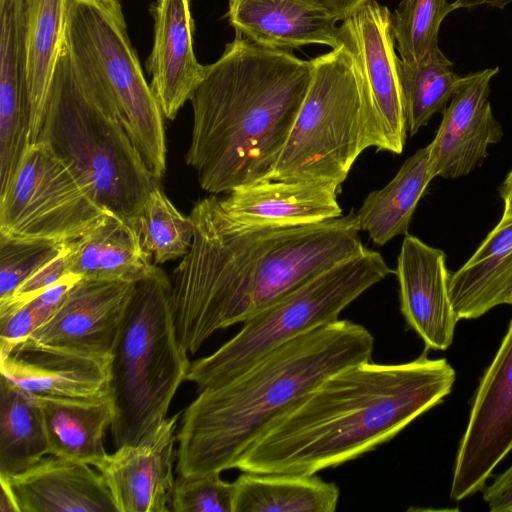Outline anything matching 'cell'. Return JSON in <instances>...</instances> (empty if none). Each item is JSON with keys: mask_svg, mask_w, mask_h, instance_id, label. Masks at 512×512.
Instances as JSON below:
<instances>
[{"mask_svg": "<svg viewBox=\"0 0 512 512\" xmlns=\"http://www.w3.org/2000/svg\"><path fill=\"white\" fill-rule=\"evenodd\" d=\"M391 273L383 256L366 247L249 318L214 353L192 362L186 380L197 392L226 383L282 344L340 320L349 304Z\"/></svg>", "mask_w": 512, "mask_h": 512, "instance_id": "52a82bcc", "label": "cell"}, {"mask_svg": "<svg viewBox=\"0 0 512 512\" xmlns=\"http://www.w3.org/2000/svg\"><path fill=\"white\" fill-rule=\"evenodd\" d=\"M30 145L39 137L49 89L64 45L66 0H24Z\"/></svg>", "mask_w": 512, "mask_h": 512, "instance_id": "484cf974", "label": "cell"}, {"mask_svg": "<svg viewBox=\"0 0 512 512\" xmlns=\"http://www.w3.org/2000/svg\"><path fill=\"white\" fill-rule=\"evenodd\" d=\"M451 11L447 0H402L391 15L400 59L405 63L419 62L439 49L440 25Z\"/></svg>", "mask_w": 512, "mask_h": 512, "instance_id": "4dcf8cb0", "label": "cell"}, {"mask_svg": "<svg viewBox=\"0 0 512 512\" xmlns=\"http://www.w3.org/2000/svg\"><path fill=\"white\" fill-rule=\"evenodd\" d=\"M233 482L220 473L198 477L178 476L175 481L171 511L175 512H232Z\"/></svg>", "mask_w": 512, "mask_h": 512, "instance_id": "836d02e7", "label": "cell"}, {"mask_svg": "<svg viewBox=\"0 0 512 512\" xmlns=\"http://www.w3.org/2000/svg\"><path fill=\"white\" fill-rule=\"evenodd\" d=\"M391 11L376 0L342 21V44L356 56L365 83V149L401 154L407 122L398 74Z\"/></svg>", "mask_w": 512, "mask_h": 512, "instance_id": "8fae6325", "label": "cell"}, {"mask_svg": "<svg viewBox=\"0 0 512 512\" xmlns=\"http://www.w3.org/2000/svg\"><path fill=\"white\" fill-rule=\"evenodd\" d=\"M339 495L315 475L243 472L233 482L232 512H333Z\"/></svg>", "mask_w": 512, "mask_h": 512, "instance_id": "4316f807", "label": "cell"}, {"mask_svg": "<svg viewBox=\"0 0 512 512\" xmlns=\"http://www.w3.org/2000/svg\"><path fill=\"white\" fill-rule=\"evenodd\" d=\"M50 445V455L92 465L107 454L106 430L115 408L112 395L98 399L37 397Z\"/></svg>", "mask_w": 512, "mask_h": 512, "instance_id": "cb8c5ba5", "label": "cell"}, {"mask_svg": "<svg viewBox=\"0 0 512 512\" xmlns=\"http://www.w3.org/2000/svg\"><path fill=\"white\" fill-rule=\"evenodd\" d=\"M511 450L512 321L477 388L455 459L450 498L460 501L482 490Z\"/></svg>", "mask_w": 512, "mask_h": 512, "instance_id": "7c38bea8", "label": "cell"}, {"mask_svg": "<svg viewBox=\"0 0 512 512\" xmlns=\"http://www.w3.org/2000/svg\"><path fill=\"white\" fill-rule=\"evenodd\" d=\"M1 486V500H0V512H18L17 507L13 498V495L7 486V484L0 480Z\"/></svg>", "mask_w": 512, "mask_h": 512, "instance_id": "ab89813d", "label": "cell"}, {"mask_svg": "<svg viewBox=\"0 0 512 512\" xmlns=\"http://www.w3.org/2000/svg\"><path fill=\"white\" fill-rule=\"evenodd\" d=\"M512 0H455L451 3L452 10L455 9H468L473 10L479 6H488L493 8L503 9Z\"/></svg>", "mask_w": 512, "mask_h": 512, "instance_id": "74e56055", "label": "cell"}, {"mask_svg": "<svg viewBox=\"0 0 512 512\" xmlns=\"http://www.w3.org/2000/svg\"><path fill=\"white\" fill-rule=\"evenodd\" d=\"M400 310L407 325L427 348L446 350L453 342L458 318L449 295L446 255L406 234L397 259Z\"/></svg>", "mask_w": 512, "mask_h": 512, "instance_id": "e0dca14e", "label": "cell"}, {"mask_svg": "<svg viewBox=\"0 0 512 512\" xmlns=\"http://www.w3.org/2000/svg\"><path fill=\"white\" fill-rule=\"evenodd\" d=\"M109 214L52 147L40 140L29 145L0 193V234L14 237L69 242Z\"/></svg>", "mask_w": 512, "mask_h": 512, "instance_id": "30bf717a", "label": "cell"}, {"mask_svg": "<svg viewBox=\"0 0 512 512\" xmlns=\"http://www.w3.org/2000/svg\"><path fill=\"white\" fill-rule=\"evenodd\" d=\"M114 1H116V2H119V3H120V1H121V0H114Z\"/></svg>", "mask_w": 512, "mask_h": 512, "instance_id": "b9f144b4", "label": "cell"}, {"mask_svg": "<svg viewBox=\"0 0 512 512\" xmlns=\"http://www.w3.org/2000/svg\"><path fill=\"white\" fill-rule=\"evenodd\" d=\"M512 290V215L502 217L474 254L450 275L449 295L461 319H476L506 304Z\"/></svg>", "mask_w": 512, "mask_h": 512, "instance_id": "603a6c76", "label": "cell"}, {"mask_svg": "<svg viewBox=\"0 0 512 512\" xmlns=\"http://www.w3.org/2000/svg\"><path fill=\"white\" fill-rule=\"evenodd\" d=\"M311 62L308 91L269 180L323 182L339 188L366 150L364 78L345 44Z\"/></svg>", "mask_w": 512, "mask_h": 512, "instance_id": "9c48e42d", "label": "cell"}, {"mask_svg": "<svg viewBox=\"0 0 512 512\" xmlns=\"http://www.w3.org/2000/svg\"><path fill=\"white\" fill-rule=\"evenodd\" d=\"M499 68H487L460 77L430 145L433 177L455 179L481 165L487 148L498 143L503 129L489 102L490 81Z\"/></svg>", "mask_w": 512, "mask_h": 512, "instance_id": "5bb4252c", "label": "cell"}, {"mask_svg": "<svg viewBox=\"0 0 512 512\" xmlns=\"http://www.w3.org/2000/svg\"><path fill=\"white\" fill-rule=\"evenodd\" d=\"M66 242L0 234V302L56 257Z\"/></svg>", "mask_w": 512, "mask_h": 512, "instance_id": "d6a6232c", "label": "cell"}, {"mask_svg": "<svg viewBox=\"0 0 512 512\" xmlns=\"http://www.w3.org/2000/svg\"><path fill=\"white\" fill-rule=\"evenodd\" d=\"M151 14L154 41L146 69L163 116L173 120L201 81L204 65L194 53L190 0H155Z\"/></svg>", "mask_w": 512, "mask_h": 512, "instance_id": "ac0fdd59", "label": "cell"}, {"mask_svg": "<svg viewBox=\"0 0 512 512\" xmlns=\"http://www.w3.org/2000/svg\"><path fill=\"white\" fill-rule=\"evenodd\" d=\"M506 304L512 305V290H511V292H510V294H509V296L507 298Z\"/></svg>", "mask_w": 512, "mask_h": 512, "instance_id": "60d3db41", "label": "cell"}, {"mask_svg": "<svg viewBox=\"0 0 512 512\" xmlns=\"http://www.w3.org/2000/svg\"><path fill=\"white\" fill-rule=\"evenodd\" d=\"M189 216L192 244L170 280L177 336L191 354L215 332L244 323L366 248L353 212L297 226L248 225L212 195L198 200Z\"/></svg>", "mask_w": 512, "mask_h": 512, "instance_id": "6da1fadb", "label": "cell"}, {"mask_svg": "<svg viewBox=\"0 0 512 512\" xmlns=\"http://www.w3.org/2000/svg\"><path fill=\"white\" fill-rule=\"evenodd\" d=\"M227 17L237 33L266 46L342 45L338 21L313 0H229Z\"/></svg>", "mask_w": 512, "mask_h": 512, "instance_id": "ffe728a7", "label": "cell"}, {"mask_svg": "<svg viewBox=\"0 0 512 512\" xmlns=\"http://www.w3.org/2000/svg\"><path fill=\"white\" fill-rule=\"evenodd\" d=\"M311 60L236 32L204 65L186 163L212 194L269 180L308 91Z\"/></svg>", "mask_w": 512, "mask_h": 512, "instance_id": "3957f363", "label": "cell"}, {"mask_svg": "<svg viewBox=\"0 0 512 512\" xmlns=\"http://www.w3.org/2000/svg\"><path fill=\"white\" fill-rule=\"evenodd\" d=\"M491 512H512V465L483 490Z\"/></svg>", "mask_w": 512, "mask_h": 512, "instance_id": "d590c367", "label": "cell"}, {"mask_svg": "<svg viewBox=\"0 0 512 512\" xmlns=\"http://www.w3.org/2000/svg\"><path fill=\"white\" fill-rule=\"evenodd\" d=\"M373 349L374 337L364 326L338 320L282 344L226 383L198 392L180 419L178 476L236 468L275 421L331 375L370 361Z\"/></svg>", "mask_w": 512, "mask_h": 512, "instance_id": "277c9868", "label": "cell"}, {"mask_svg": "<svg viewBox=\"0 0 512 512\" xmlns=\"http://www.w3.org/2000/svg\"><path fill=\"white\" fill-rule=\"evenodd\" d=\"M67 242L62 251L28 277L13 293L0 302V309L21 305L37 297L44 290L62 280L69 273Z\"/></svg>", "mask_w": 512, "mask_h": 512, "instance_id": "e575fe53", "label": "cell"}, {"mask_svg": "<svg viewBox=\"0 0 512 512\" xmlns=\"http://www.w3.org/2000/svg\"><path fill=\"white\" fill-rule=\"evenodd\" d=\"M138 225L143 249L155 265L182 258L191 247L190 216L182 214L159 185L147 197Z\"/></svg>", "mask_w": 512, "mask_h": 512, "instance_id": "f546056e", "label": "cell"}, {"mask_svg": "<svg viewBox=\"0 0 512 512\" xmlns=\"http://www.w3.org/2000/svg\"><path fill=\"white\" fill-rule=\"evenodd\" d=\"M326 9L338 22L343 21L375 0H313Z\"/></svg>", "mask_w": 512, "mask_h": 512, "instance_id": "8d00e7d4", "label": "cell"}, {"mask_svg": "<svg viewBox=\"0 0 512 512\" xmlns=\"http://www.w3.org/2000/svg\"><path fill=\"white\" fill-rule=\"evenodd\" d=\"M171 304V280L158 267L136 284L111 367L116 448L136 444L166 417L190 361Z\"/></svg>", "mask_w": 512, "mask_h": 512, "instance_id": "8992f818", "label": "cell"}, {"mask_svg": "<svg viewBox=\"0 0 512 512\" xmlns=\"http://www.w3.org/2000/svg\"><path fill=\"white\" fill-rule=\"evenodd\" d=\"M38 140L52 147L98 204L138 224L144 203L159 182L114 105L77 71L65 41Z\"/></svg>", "mask_w": 512, "mask_h": 512, "instance_id": "5b68a950", "label": "cell"}, {"mask_svg": "<svg viewBox=\"0 0 512 512\" xmlns=\"http://www.w3.org/2000/svg\"><path fill=\"white\" fill-rule=\"evenodd\" d=\"M45 455L50 445L35 396L0 376V476L19 474Z\"/></svg>", "mask_w": 512, "mask_h": 512, "instance_id": "83f0119b", "label": "cell"}, {"mask_svg": "<svg viewBox=\"0 0 512 512\" xmlns=\"http://www.w3.org/2000/svg\"><path fill=\"white\" fill-rule=\"evenodd\" d=\"M112 359L27 338L0 349V371L33 396L98 399L111 394Z\"/></svg>", "mask_w": 512, "mask_h": 512, "instance_id": "9a60e30c", "label": "cell"}, {"mask_svg": "<svg viewBox=\"0 0 512 512\" xmlns=\"http://www.w3.org/2000/svg\"><path fill=\"white\" fill-rule=\"evenodd\" d=\"M500 197L504 203V210L502 217L512 215V170L506 176L505 180L499 188Z\"/></svg>", "mask_w": 512, "mask_h": 512, "instance_id": "f35d334b", "label": "cell"}, {"mask_svg": "<svg viewBox=\"0 0 512 512\" xmlns=\"http://www.w3.org/2000/svg\"><path fill=\"white\" fill-rule=\"evenodd\" d=\"M79 280V276L69 274L30 301L0 309V349L9 348L29 338L44 325Z\"/></svg>", "mask_w": 512, "mask_h": 512, "instance_id": "1f68e13d", "label": "cell"}, {"mask_svg": "<svg viewBox=\"0 0 512 512\" xmlns=\"http://www.w3.org/2000/svg\"><path fill=\"white\" fill-rule=\"evenodd\" d=\"M183 410L166 417L136 444H125L92 464L101 474L117 512L171 511L173 462Z\"/></svg>", "mask_w": 512, "mask_h": 512, "instance_id": "4fadbf2b", "label": "cell"}, {"mask_svg": "<svg viewBox=\"0 0 512 512\" xmlns=\"http://www.w3.org/2000/svg\"><path fill=\"white\" fill-rule=\"evenodd\" d=\"M64 41L79 74L114 105L159 182L167 166L164 116L129 39L120 3L66 0Z\"/></svg>", "mask_w": 512, "mask_h": 512, "instance_id": "ba28073f", "label": "cell"}, {"mask_svg": "<svg viewBox=\"0 0 512 512\" xmlns=\"http://www.w3.org/2000/svg\"><path fill=\"white\" fill-rule=\"evenodd\" d=\"M398 74L407 132L413 136L432 116L445 111L460 77L440 48L415 63L399 58Z\"/></svg>", "mask_w": 512, "mask_h": 512, "instance_id": "f1b7e54d", "label": "cell"}, {"mask_svg": "<svg viewBox=\"0 0 512 512\" xmlns=\"http://www.w3.org/2000/svg\"><path fill=\"white\" fill-rule=\"evenodd\" d=\"M456 372L425 354L401 364L362 362L324 380L275 421L236 468L315 475L390 441L450 394Z\"/></svg>", "mask_w": 512, "mask_h": 512, "instance_id": "7a4b0ae2", "label": "cell"}, {"mask_svg": "<svg viewBox=\"0 0 512 512\" xmlns=\"http://www.w3.org/2000/svg\"><path fill=\"white\" fill-rule=\"evenodd\" d=\"M67 250L69 273L86 280L137 284L158 268L143 249L139 225L113 214L67 242Z\"/></svg>", "mask_w": 512, "mask_h": 512, "instance_id": "7402d4cb", "label": "cell"}, {"mask_svg": "<svg viewBox=\"0 0 512 512\" xmlns=\"http://www.w3.org/2000/svg\"><path fill=\"white\" fill-rule=\"evenodd\" d=\"M430 145L408 157L394 178L382 189L372 191L356 217L360 230L383 246L392 238L406 235L419 200L434 179L430 171Z\"/></svg>", "mask_w": 512, "mask_h": 512, "instance_id": "d4e9b609", "label": "cell"}, {"mask_svg": "<svg viewBox=\"0 0 512 512\" xmlns=\"http://www.w3.org/2000/svg\"><path fill=\"white\" fill-rule=\"evenodd\" d=\"M135 290V283L81 279L53 316L29 338L113 357Z\"/></svg>", "mask_w": 512, "mask_h": 512, "instance_id": "2e32d148", "label": "cell"}, {"mask_svg": "<svg viewBox=\"0 0 512 512\" xmlns=\"http://www.w3.org/2000/svg\"><path fill=\"white\" fill-rule=\"evenodd\" d=\"M338 189L323 182L266 180L228 192L221 205L243 224H313L342 216Z\"/></svg>", "mask_w": 512, "mask_h": 512, "instance_id": "44dd1931", "label": "cell"}, {"mask_svg": "<svg viewBox=\"0 0 512 512\" xmlns=\"http://www.w3.org/2000/svg\"><path fill=\"white\" fill-rule=\"evenodd\" d=\"M0 480L18 512H117L101 474L82 461L51 455Z\"/></svg>", "mask_w": 512, "mask_h": 512, "instance_id": "d6986e66", "label": "cell"}]
</instances>
